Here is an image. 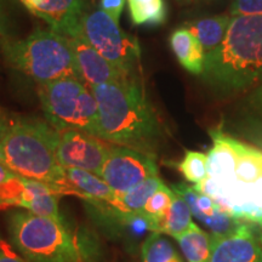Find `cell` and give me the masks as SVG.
I'll use <instances>...</instances> for the list:
<instances>
[{"instance_id":"29","label":"cell","mask_w":262,"mask_h":262,"mask_svg":"<svg viewBox=\"0 0 262 262\" xmlns=\"http://www.w3.org/2000/svg\"><path fill=\"white\" fill-rule=\"evenodd\" d=\"M0 262H28L26 258L19 255L16 249L10 244V242L3 241L0 238Z\"/></svg>"},{"instance_id":"32","label":"cell","mask_w":262,"mask_h":262,"mask_svg":"<svg viewBox=\"0 0 262 262\" xmlns=\"http://www.w3.org/2000/svg\"><path fill=\"white\" fill-rule=\"evenodd\" d=\"M254 103L256 104V107L262 112V84L257 88V90L255 91L254 97H253Z\"/></svg>"},{"instance_id":"24","label":"cell","mask_w":262,"mask_h":262,"mask_svg":"<svg viewBox=\"0 0 262 262\" xmlns=\"http://www.w3.org/2000/svg\"><path fill=\"white\" fill-rule=\"evenodd\" d=\"M141 255L142 262H183L173 245L157 232H150L143 242Z\"/></svg>"},{"instance_id":"7","label":"cell","mask_w":262,"mask_h":262,"mask_svg":"<svg viewBox=\"0 0 262 262\" xmlns=\"http://www.w3.org/2000/svg\"><path fill=\"white\" fill-rule=\"evenodd\" d=\"M37 91L45 119L58 133L80 130L100 137L97 101L85 81L62 78L38 84Z\"/></svg>"},{"instance_id":"20","label":"cell","mask_w":262,"mask_h":262,"mask_svg":"<svg viewBox=\"0 0 262 262\" xmlns=\"http://www.w3.org/2000/svg\"><path fill=\"white\" fill-rule=\"evenodd\" d=\"M175 192L169 188L166 185L160 186L147 202L140 219L145 225V227L150 232H157L159 233L160 226L165 220L166 215L170 210V206L172 204Z\"/></svg>"},{"instance_id":"15","label":"cell","mask_w":262,"mask_h":262,"mask_svg":"<svg viewBox=\"0 0 262 262\" xmlns=\"http://www.w3.org/2000/svg\"><path fill=\"white\" fill-rule=\"evenodd\" d=\"M64 171L68 185L75 196H79L93 204L106 205L114 211L117 194L102 178L96 173L74 168H67Z\"/></svg>"},{"instance_id":"36","label":"cell","mask_w":262,"mask_h":262,"mask_svg":"<svg viewBox=\"0 0 262 262\" xmlns=\"http://www.w3.org/2000/svg\"><path fill=\"white\" fill-rule=\"evenodd\" d=\"M260 226H261V234H260V241H261V243H262V222L260 224Z\"/></svg>"},{"instance_id":"16","label":"cell","mask_w":262,"mask_h":262,"mask_svg":"<svg viewBox=\"0 0 262 262\" xmlns=\"http://www.w3.org/2000/svg\"><path fill=\"white\" fill-rule=\"evenodd\" d=\"M24 192L19 198L18 208H24L32 214L64 221L60 212L61 194L47 183L31 179H22Z\"/></svg>"},{"instance_id":"33","label":"cell","mask_w":262,"mask_h":262,"mask_svg":"<svg viewBox=\"0 0 262 262\" xmlns=\"http://www.w3.org/2000/svg\"><path fill=\"white\" fill-rule=\"evenodd\" d=\"M192 2H194V3H203V4H208V3L216 2V0H192Z\"/></svg>"},{"instance_id":"10","label":"cell","mask_w":262,"mask_h":262,"mask_svg":"<svg viewBox=\"0 0 262 262\" xmlns=\"http://www.w3.org/2000/svg\"><path fill=\"white\" fill-rule=\"evenodd\" d=\"M112 146L84 131L64 130L60 133L57 158L64 169H80L100 176Z\"/></svg>"},{"instance_id":"4","label":"cell","mask_w":262,"mask_h":262,"mask_svg":"<svg viewBox=\"0 0 262 262\" xmlns=\"http://www.w3.org/2000/svg\"><path fill=\"white\" fill-rule=\"evenodd\" d=\"M60 133L37 118L12 119L0 140L4 164L21 178L47 183L61 195H74L57 158Z\"/></svg>"},{"instance_id":"26","label":"cell","mask_w":262,"mask_h":262,"mask_svg":"<svg viewBox=\"0 0 262 262\" xmlns=\"http://www.w3.org/2000/svg\"><path fill=\"white\" fill-rule=\"evenodd\" d=\"M178 166L188 182L198 185L208 176V155L196 150H186Z\"/></svg>"},{"instance_id":"28","label":"cell","mask_w":262,"mask_h":262,"mask_svg":"<svg viewBox=\"0 0 262 262\" xmlns=\"http://www.w3.org/2000/svg\"><path fill=\"white\" fill-rule=\"evenodd\" d=\"M124 5H125V0H101L100 3L101 10L106 12L108 16H111L117 24H119Z\"/></svg>"},{"instance_id":"12","label":"cell","mask_w":262,"mask_h":262,"mask_svg":"<svg viewBox=\"0 0 262 262\" xmlns=\"http://www.w3.org/2000/svg\"><path fill=\"white\" fill-rule=\"evenodd\" d=\"M210 262H262V243L242 222L231 233L210 235Z\"/></svg>"},{"instance_id":"34","label":"cell","mask_w":262,"mask_h":262,"mask_svg":"<svg viewBox=\"0 0 262 262\" xmlns=\"http://www.w3.org/2000/svg\"><path fill=\"white\" fill-rule=\"evenodd\" d=\"M0 163L4 164V158H3V152H2V147H0Z\"/></svg>"},{"instance_id":"23","label":"cell","mask_w":262,"mask_h":262,"mask_svg":"<svg viewBox=\"0 0 262 262\" xmlns=\"http://www.w3.org/2000/svg\"><path fill=\"white\" fill-rule=\"evenodd\" d=\"M192 216L187 202L178 193H175L168 215L160 226L159 233H165L176 239L191 228L193 225Z\"/></svg>"},{"instance_id":"8","label":"cell","mask_w":262,"mask_h":262,"mask_svg":"<svg viewBox=\"0 0 262 262\" xmlns=\"http://www.w3.org/2000/svg\"><path fill=\"white\" fill-rule=\"evenodd\" d=\"M81 35L91 47L125 75L139 71L141 48L139 40L127 34L102 10L85 12L80 21Z\"/></svg>"},{"instance_id":"6","label":"cell","mask_w":262,"mask_h":262,"mask_svg":"<svg viewBox=\"0 0 262 262\" xmlns=\"http://www.w3.org/2000/svg\"><path fill=\"white\" fill-rule=\"evenodd\" d=\"M9 242L28 262H84L64 221L16 210L8 216Z\"/></svg>"},{"instance_id":"13","label":"cell","mask_w":262,"mask_h":262,"mask_svg":"<svg viewBox=\"0 0 262 262\" xmlns=\"http://www.w3.org/2000/svg\"><path fill=\"white\" fill-rule=\"evenodd\" d=\"M171 189L187 202L193 217L210 228L212 234L231 233L243 222L222 210L210 196L186 183H176L172 185Z\"/></svg>"},{"instance_id":"22","label":"cell","mask_w":262,"mask_h":262,"mask_svg":"<svg viewBox=\"0 0 262 262\" xmlns=\"http://www.w3.org/2000/svg\"><path fill=\"white\" fill-rule=\"evenodd\" d=\"M131 21L137 26H160L168 18L165 0H126Z\"/></svg>"},{"instance_id":"27","label":"cell","mask_w":262,"mask_h":262,"mask_svg":"<svg viewBox=\"0 0 262 262\" xmlns=\"http://www.w3.org/2000/svg\"><path fill=\"white\" fill-rule=\"evenodd\" d=\"M232 17L244 15H262V0H233L229 9Z\"/></svg>"},{"instance_id":"25","label":"cell","mask_w":262,"mask_h":262,"mask_svg":"<svg viewBox=\"0 0 262 262\" xmlns=\"http://www.w3.org/2000/svg\"><path fill=\"white\" fill-rule=\"evenodd\" d=\"M21 176L12 171L5 164L0 163V209L11 206L18 208L19 198L24 192Z\"/></svg>"},{"instance_id":"9","label":"cell","mask_w":262,"mask_h":262,"mask_svg":"<svg viewBox=\"0 0 262 262\" xmlns=\"http://www.w3.org/2000/svg\"><path fill=\"white\" fill-rule=\"evenodd\" d=\"M155 176H159L156 157L129 147L113 145L100 178L117 195H122Z\"/></svg>"},{"instance_id":"1","label":"cell","mask_w":262,"mask_h":262,"mask_svg":"<svg viewBox=\"0 0 262 262\" xmlns=\"http://www.w3.org/2000/svg\"><path fill=\"white\" fill-rule=\"evenodd\" d=\"M208 176L194 185L222 210L244 222H262V152L228 136L210 131Z\"/></svg>"},{"instance_id":"30","label":"cell","mask_w":262,"mask_h":262,"mask_svg":"<svg viewBox=\"0 0 262 262\" xmlns=\"http://www.w3.org/2000/svg\"><path fill=\"white\" fill-rule=\"evenodd\" d=\"M12 118H10L8 114H6L5 111H3L0 108V140L5 136V134L8 133L10 125H11Z\"/></svg>"},{"instance_id":"14","label":"cell","mask_w":262,"mask_h":262,"mask_svg":"<svg viewBox=\"0 0 262 262\" xmlns=\"http://www.w3.org/2000/svg\"><path fill=\"white\" fill-rule=\"evenodd\" d=\"M70 40L81 80L89 86L93 88L101 84L112 83L129 77L106 60L96 49L91 47L83 35L70 38Z\"/></svg>"},{"instance_id":"3","label":"cell","mask_w":262,"mask_h":262,"mask_svg":"<svg viewBox=\"0 0 262 262\" xmlns=\"http://www.w3.org/2000/svg\"><path fill=\"white\" fill-rule=\"evenodd\" d=\"M203 80L221 93L262 83V15L232 17L220 45L205 54Z\"/></svg>"},{"instance_id":"18","label":"cell","mask_w":262,"mask_h":262,"mask_svg":"<svg viewBox=\"0 0 262 262\" xmlns=\"http://www.w3.org/2000/svg\"><path fill=\"white\" fill-rule=\"evenodd\" d=\"M163 183V180L159 176H155L141 182L129 192L122 195H117L114 212L125 221L139 220L148 199L155 194Z\"/></svg>"},{"instance_id":"2","label":"cell","mask_w":262,"mask_h":262,"mask_svg":"<svg viewBox=\"0 0 262 262\" xmlns=\"http://www.w3.org/2000/svg\"><path fill=\"white\" fill-rule=\"evenodd\" d=\"M100 118V137L156 157L164 131L139 75L93 86Z\"/></svg>"},{"instance_id":"31","label":"cell","mask_w":262,"mask_h":262,"mask_svg":"<svg viewBox=\"0 0 262 262\" xmlns=\"http://www.w3.org/2000/svg\"><path fill=\"white\" fill-rule=\"evenodd\" d=\"M6 34H8L6 17L4 14V8H3V2L0 0V38H6Z\"/></svg>"},{"instance_id":"19","label":"cell","mask_w":262,"mask_h":262,"mask_svg":"<svg viewBox=\"0 0 262 262\" xmlns=\"http://www.w3.org/2000/svg\"><path fill=\"white\" fill-rule=\"evenodd\" d=\"M231 21V15L222 14L191 22L186 28H188L198 38L205 54H208L217 48L224 40Z\"/></svg>"},{"instance_id":"11","label":"cell","mask_w":262,"mask_h":262,"mask_svg":"<svg viewBox=\"0 0 262 262\" xmlns=\"http://www.w3.org/2000/svg\"><path fill=\"white\" fill-rule=\"evenodd\" d=\"M31 14L47 22L52 31L68 38L81 35L85 0H18Z\"/></svg>"},{"instance_id":"5","label":"cell","mask_w":262,"mask_h":262,"mask_svg":"<svg viewBox=\"0 0 262 262\" xmlns=\"http://www.w3.org/2000/svg\"><path fill=\"white\" fill-rule=\"evenodd\" d=\"M0 50L9 67L38 84L62 79H81L68 37L52 29H34L25 39L0 38Z\"/></svg>"},{"instance_id":"21","label":"cell","mask_w":262,"mask_h":262,"mask_svg":"<svg viewBox=\"0 0 262 262\" xmlns=\"http://www.w3.org/2000/svg\"><path fill=\"white\" fill-rule=\"evenodd\" d=\"M176 241L187 262H210V235L195 224Z\"/></svg>"},{"instance_id":"17","label":"cell","mask_w":262,"mask_h":262,"mask_svg":"<svg viewBox=\"0 0 262 262\" xmlns=\"http://www.w3.org/2000/svg\"><path fill=\"white\" fill-rule=\"evenodd\" d=\"M170 47L180 64L189 73L202 75L204 71L205 51L201 41L188 28H178L170 35Z\"/></svg>"},{"instance_id":"35","label":"cell","mask_w":262,"mask_h":262,"mask_svg":"<svg viewBox=\"0 0 262 262\" xmlns=\"http://www.w3.org/2000/svg\"><path fill=\"white\" fill-rule=\"evenodd\" d=\"M178 2L182 3V4H187V3H192V0H178Z\"/></svg>"}]
</instances>
